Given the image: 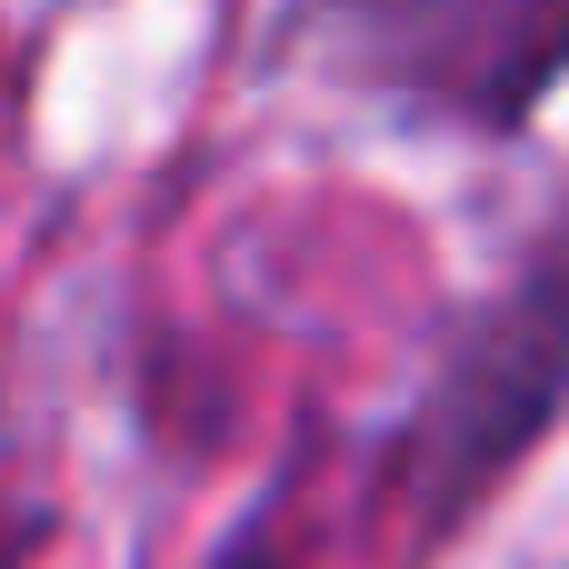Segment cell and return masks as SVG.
Listing matches in <instances>:
<instances>
[{
	"instance_id": "obj_2",
	"label": "cell",
	"mask_w": 569,
	"mask_h": 569,
	"mask_svg": "<svg viewBox=\"0 0 569 569\" xmlns=\"http://www.w3.org/2000/svg\"><path fill=\"white\" fill-rule=\"evenodd\" d=\"M220 569H280V560H270V550L250 540V550H230V560H220Z\"/></svg>"
},
{
	"instance_id": "obj_1",
	"label": "cell",
	"mask_w": 569,
	"mask_h": 569,
	"mask_svg": "<svg viewBox=\"0 0 569 569\" xmlns=\"http://www.w3.org/2000/svg\"><path fill=\"white\" fill-rule=\"evenodd\" d=\"M569 390V220L560 240L530 260V280L490 310V330L460 350L440 410H430V450H440V490L470 500Z\"/></svg>"
}]
</instances>
